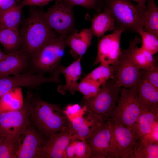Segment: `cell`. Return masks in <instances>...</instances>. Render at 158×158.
Here are the masks:
<instances>
[{
    "label": "cell",
    "instance_id": "32",
    "mask_svg": "<svg viewBox=\"0 0 158 158\" xmlns=\"http://www.w3.org/2000/svg\"><path fill=\"white\" fill-rule=\"evenodd\" d=\"M63 113L70 122L79 117L84 116L87 112V108L85 105L81 107L78 104L68 105L63 110Z\"/></svg>",
    "mask_w": 158,
    "mask_h": 158
},
{
    "label": "cell",
    "instance_id": "15",
    "mask_svg": "<svg viewBox=\"0 0 158 158\" xmlns=\"http://www.w3.org/2000/svg\"><path fill=\"white\" fill-rule=\"evenodd\" d=\"M107 117L95 113L77 118L69 121L74 135L78 140H85L107 119Z\"/></svg>",
    "mask_w": 158,
    "mask_h": 158
},
{
    "label": "cell",
    "instance_id": "17",
    "mask_svg": "<svg viewBox=\"0 0 158 158\" xmlns=\"http://www.w3.org/2000/svg\"><path fill=\"white\" fill-rule=\"evenodd\" d=\"M81 57H79L67 67L61 66L55 70L54 75H59L60 73H62L65 77V84L60 85L58 87V91L61 94L64 95L67 91L72 94L75 93L74 90L78 83L77 81L82 74Z\"/></svg>",
    "mask_w": 158,
    "mask_h": 158
},
{
    "label": "cell",
    "instance_id": "8",
    "mask_svg": "<svg viewBox=\"0 0 158 158\" xmlns=\"http://www.w3.org/2000/svg\"><path fill=\"white\" fill-rule=\"evenodd\" d=\"M111 135V147L115 158H135L139 142L132 129L108 117Z\"/></svg>",
    "mask_w": 158,
    "mask_h": 158
},
{
    "label": "cell",
    "instance_id": "21",
    "mask_svg": "<svg viewBox=\"0 0 158 158\" xmlns=\"http://www.w3.org/2000/svg\"><path fill=\"white\" fill-rule=\"evenodd\" d=\"M90 29L93 35L100 38L107 32L118 28L111 13L107 8L101 13L95 16L91 20Z\"/></svg>",
    "mask_w": 158,
    "mask_h": 158
},
{
    "label": "cell",
    "instance_id": "26",
    "mask_svg": "<svg viewBox=\"0 0 158 158\" xmlns=\"http://www.w3.org/2000/svg\"><path fill=\"white\" fill-rule=\"evenodd\" d=\"M146 2L147 17L143 29L158 37V7L155 0H147Z\"/></svg>",
    "mask_w": 158,
    "mask_h": 158
},
{
    "label": "cell",
    "instance_id": "36",
    "mask_svg": "<svg viewBox=\"0 0 158 158\" xmlns=\"http://www.w3.org/2000/svg\"><path fill=\"white\" fill-rule=\"evenodd\" d=\"M54 0H22L18 5L22 8L26 6H44Z\"/></svg>",
    "mask_w": 158,
    "mask_h": 158
},
{
    "label": "cell",
    "instance_id": "10",
    "mask_svg": "<svg viewBox=\"0 0 158 158\" xmlns=\"http://www.w3.org/2000/svg\"><path fill=\"white\" fill-rule=\"evenodd\" d=\"M72 7L64 0H56L52 6L43 12L48 24L60 35L68 33L72 30L74 23Z\"/></svg>",
    "mask_w": 158,
    "mask_h": 158
},
{
    "label": "cell",
    "instance_id": "39",
    "mask_svg": "<svg viewBox=\"0 0 158 158\" xmlns=\"http://www.w3.org/2000/svg\"><path fill=\"white\" fill-rule=\"evenodd\" d=\"M15 0H4L0 5V11L6 9L11 6L15 2Z\"/></svg>",
    "mask_w": 158,
    "mask_h": 158
},
{
    "label": "cell",
    "instance_id": "35",
    "mask_svg": "<svg viewBox=\"0 0 158 158\" xmlns=\"http://www.w3.org/2000/svg\"><path fill=\"white\" fill-rule=\"evenodd\" d=\"M73 6L78 5L87 8L93 7L95 4L96 0H64Z\"/></svg>",
    "mask_w": 158,
    "mask_h": 158
},
{
    "label": "cell",
    "instance_id": "40",
    "mask_svg": "<svg viewBox=\"0 0 158 158\" xmlns=\"http://www.w3.org/2000/svg\"><path fill=\"white\" fill-rule=\"evenodd\" d=\"M137 3V5L142 9L146 10V3L147 0H132Z\"/></svg>",
    "mask_w": 158,
    "mask_h": 158
},
{
    "label": "cell",
    "instance_id": "41",
    "mask_svg": "<svg viewBox=\"0 0 158 158\" xmlns=\"http://www.w3.org/2000/svg\"><path fill=\"white\" fill-rule=\"evenodd\" d=\"M5 54H4L1 50L0 49V63L4 57V56Z\"/></svg>",
    "mask_w": 158,
    "mask_h": 158
},
{
    "label": "cell",
    "instance_id": "33",
    "mask_svg": "<svg viewBox=\"0 0 158 158\" xmlns=\"http://www.w3.org/2000/svg\"><path fill=\"white\" fill-rule=\"evenodd\" d=\"M142 78L158 89V67L155 66L146 70H142Z\"/></svg>",
    "mask_w": 158,
    "mask_h": 158
},
{
    "label": "cell",
    "instance_id": "38",
    "mask_svg": "<svg viewBox=\"0 0 158 158\" xmlns=\"http://www.w3.org/2000/svg\"><path fill=\"white\" fill-rule=\"evenodd\" d=\"M78 140L71 141L66 150L68 158H75L76 145Z\"/></svg>",
    "mask_w": 158,
    "mask_h": 158
},
{
    "label": "cell",
    "instance_id": "1",
    "mask_svg": "<svg viewBox=\"0 0 158 158\" xmlns=\"http://www.w3.org/2000/svg\"><path fill=\"white\" fill-rule=\"evenodd\" d=\"M43 12L41 10L31 9L21 29L22 50L28 56H31L57 37L56 32L47 23Z\"/></svg>",
    "mask_w": 158,
    "mask_h": 158
},
{
    "label": "cell",
    "instance_id": "12",
    "mask_svg": "<svg viewBox=\"0 0 158 158\" xmlns=\"http://www.w3.org/2000/svg\"><path fill=\"white\" fill-rule=\"evenodd\" d=\"M77 140L69 123L64 129L46 141L41 149L39 158H68L67 148L71 141Z\"/></svg>",
    "mask_w": 158,
    "mask_h": 158
},
{
    "label": "cell",
    "instance_id": "9",
    "mask_svg": "<svg viewBox=\"0 0 158 158\" xmlns=\"http://www.w3.org/2000/svg\"><path fill=\"white\" fill-rule=\"evenodd\" d=\"M131 41L126 49H121V53L114 70V78L121 87L129 88L136 85L140 80L142 70L134 63L131 57Z\"/></svg>",
    "mask_w": 158,
    "mask_h": 158
},
{
    "label": "cell",
    "instance_id": "27",
    "mask_svg": "<svg viewBox=\"0 0 158 158\" xmlns=\"http://www.w3.org/2000/svg\"><path fill=\"white\" fill-rule=\"evenodd\" d=\"M114 70L113 65L100 63L85 77L91 80L99 86L108 80L114 78Z\"/></svg>",
    "mask_w": 158,
    "mask_h": 158
},
{
    "label": "cell",
    "instance_id": "34",
    "mask_svg": "<svg viewBox=\"0 0 158 158\" xmlns=\"http://www.w3.org/2000/svg\"><path fill=\"white\" fill-rule=\"evenodd\" d=\"M92 156L91 149L85 140L77 141L75 158H89Z\"/></svg>",
    "mask_w": 158,
    "mask_h": 158
},
{
    "label": "cell",
    "instance_id": "11",
    "mask_svg": "<svg viewBox=\"0 0 158 158\" xmlns=\"http://www.w3.org/2000/svg\"><path fill=\"white\" fill-rule=\"evenodd\" d=\"M124 31L122 29H117L100 40L94 65L99 63L113 66L116 64L121 53V37Z\"/></svg>",
    "mask_w": 158,
    "mask_h": 158
},
{
    "label": "cell",
    "instance_id": "13",
    "mask_svg": "<svg viewBox=\"0 0 158 158\" xmlns=\"http://www.w3.org/2000/svg\"><path fill=\"white\" fill-rule=\"evenodd\" d=\"M111 135L108 118L85 140L92 151L91 158H115L111 147Z\"/></svg>",
    "mask_w": 158,
    "mask_h": 158
},
{
    "label": "cell",
    "instance_id": "43",
    "mask_svg": "<svg viewBox=\"0 0 158 158\" xmlns=\"http://www.w3.org/2000/svg\"><path fill=\"white\" fill-rule=\"evenodd\" d=\"M0 135H1V134L0 133Z\"/></svg>",
    "mask_w": 158,
    "mask_h": 158
},
{
    "label": "cell",
    "instance_id": "30",
    "mask_svg": "<svg viewBox=\"0 0 158 158\" xmlns=\"http://www.w3.org/2000/svg\"><path fill=\"white\" fill-rule=\"evenodd\" d=\"M141 37V47L153 55L158 51V37L150 32L145 31L143 28L138 29L136 31Z\"/></svg>",
    "mask_w": 158,
    "mask_h": 158
},
{
    "label": "cell",
    "instance_id": "22",
    "mask_svg": "<svg viewBox=\"0 0 158 158\" xmlns=\"http://www.w3.org/2000/svg\"><path fill=\"white\" fill-rule=\"evenodd\" d=\"M131 41V57L134 63L141 70H146L156 66V60L153 55L141 47H138L137 45L140 41V39L138 36H135Z\"/></svg>",
    "mask_w": 158,
    "mask_h": 158
},
{
    "label": "cell",
    "instance_id": "6",
    "mask_svg": "<svg viewBox=\"0 0 158 158\" xmlns=\"http://www.w3.org/2000/svg\"><path fill=\"white\" fill-rule=\"evenodd\" d=\"M121 87L114 78L107 80L95 96L84 100L87 113H95L108 117L116 105Z\"/></svg>",
    "mask_w": 158,
    "mask_h": 158
},
{
    "label": "cell",
    "instance_id": "16",
    "mask_svg": "<svg viewBox=\"0 0 158 158\" xmlns=\"http://www.w3.org/2000/svg\"><path fill=\"white\" fill-rule=\"evenodd\" d=\"M28 56L23 50L5 54L0 63V76L20 74L28 65Z\"/></svg>",
    "mask_w": 158,
    "mask_h": 158
},
{
    "label": "cell",
    "instance_id": "29",
    "mask_svg": "<svg viewBox=\"0 0 158 158\" xmlns=\"http://www.w3.org/2000/svg\"><path fill=\"white\" fill-rule=\"evenodd\" d=\"M100 86L90 79L85 77L79 83L75 89L83 95L84 100L89 99L95 96L99 90Z\"/></svg>",
    "mask_w": 158,
    "mask_h": 158
},
{
    "label": "cell",
    "instance_id": "23",
    "mask_svg": "<svg viewBox=\"0 0 158 158\" xmlns=\"http://www.w3.org/2000/svg\"><path fill=\"white\" fill-rule=\"evenodd\" d=\"M22 8L15 2L8 8L0 11V28L18 29L21 20Z\"/></svg>",
    "mask_w": 158,
    "mask_h": 158
},
{
    "label": "cell",
    "instance_id": "31",
    "mask_svg": "<svg viewBox=\"0 0 158 158\" xmlns=\"http://www.w3.org/2000/svg\"><path fill=\"white\" fill-rule=\"evenodd\" d=\"M19 139L4 138L0 143V158H16Z\"/></svg>",
    "mask_w": 158,
    "mask_h": 158
},
{
    "label": "cell",
    "instance_id": "20",
    "mask_svg": "<svg viewBox=\"0 0 158 158\" xmlns=\"http://www.w3.org/2000/svg\"><path fill=\"white\" fill-rule=\"evenodd\" d=\"M158 121V110L141 109L132 129L135 139L139 143L150 134Z\"/></svg>",
    "mask_w": 158,
    "mask_h": 158
},
{
    "label": "cell",
    "instance_id": "28",
    "mask_svg": "<svg viewBox=\"0 0 158 158\" xmlns=\"http://www.w3.org/2000/svg\"><path fill=\"white\" fill-rule=\"evenodd\" d=\"M135 155V158H158V143L142 140L136 148Z\"/></svg>",
    "mask_w": 158,
    "mask_h": 158
},
{
    "label": "cell",
    "instance_id": "7",
    "mask_svg": "<svg viewBox=\"0 0 158 158\" xmlns=\"http://www.w3.org/2000/svg\"><path fill=\"white\" fill-rule=\"evenodd\" d=\"M68 33L60 35L52 39L31 56L32 63L36 68L50 71L58 68L64 54Z\"/></svg>",
    "mask_w": 158,
    "mask_h": 158
},
{
    "label": "cell",
    "instance_id": "42",
    "mask_svg": "<svg viewBox=\"0 0 158 158\" xmlns=\"http://www.w3.org/2000/svg\"><path fill=\"white\" fill-rule=\"evenodd\" d=\"M4 0H0V5L2 4Z\"/></svg>",
    "mask_w": 158,
    "mask_h": 158
},
{
    "label": "cell",
    "instance_id": "5",
    "mask_svg": "<svg viewBox=\"0 0 158 158\" xmlns=\"http://www.w3.org/2000/svg\"><path fill=\"white\" fill-rule=\"evenodd\" d=\"M137 85L121 90L116 105L108 118L132 129L141 110L137 98Z\"/></svg>",
    "mask_w": 158,
    "mask_h": 158
},
{
    "label": "cell",
    "instance_id": "24",
    "mask_svg": "<svg viewBox=\"0 0 158 158\" xmlns=\"http://www.w3.org/2000/svg\"><path fill=\"white\" fill-rule=\"evenodd\" d=\"M20 88L14 89L0 98V113L17 110L22 107L24 102Z\"/></svg>",
    "mask_w": 158,
    "mask_h": 158
},
{
    "label": "cell",
    "instance_id": "19",
    "mask_svg": "<svg viewBox=\"0 0 158 158\" xmlns=\"http://www.w3.org/2000/svg\"><path fill=\"white\" fill-rule=\"evenodd\" d=\"M93 36L90 28L83 29L78 32L74 31L68 35L66 44L70 48L71 53L75 58L81 57L85 53Z\"/></svg>",
    "mask_w": 158,
    "mask_h": 158
},
{
    "label": "cell",
    "instance_id": "4",
    "mask_svg": "<svg viewBox=\"0 0 158 158\" xmlns=\"http://www.w3.org/2000/svg\"><path fill=\"white\" fill-rule=\"evenodd\" d=\"M32 96L28 94L20 109L0 113V133L4 137L19 139L30 124Z\"/></svg>",
    "mask_w": 158,
    "mask_h": 158
},
{
    "label": "cell",
    "instance_id": "3",
    "mask_svg": "<svg viewBox=\"0 0 158 158\" xmlns=\"http://www.w3.org/2000/svg\"><path fill=\"white\" fill-rule=\"evenodd\" d=\"M106 0V8L118 29L136 32L138 29L143 28L147 19V10L142 9L130 0Z\"/></svg>",
    "mask_w": 158,
    "mask_h": 158
},
{
    "label": "cell",
    "instance_id": "14",
    "mask_svg": "<svg viewBox=\"0 0 158 158\" xmlns=\"http://www.w3.org/2000/svg\"><path fill=\"white\" fill-rule=\"evenodd\" d=\"M46 141L30 124L19 139L16 158H39Z\"/></svg>",
    "mask_w": 158,
    "mask_h": 158
},
{
    "label": "cell",
    "instance_id": "25",
    "mask_svg": "<svg viewBox=\"0 0 158 158\" xmlns=\"http://www.w3.org/2000/svg\"><path fill=\"white\" fill-rule=\"evenodd\" d=\"M0 43L7 51L15 49L22 44L18 29L0 28Z\"/></svg>",
    "mask_w": 158,
    "mask_h": 158
},
{
    "label": "cell",
    "instance_id": "37",
    "mask_svg": "<svg viewBox=\"0 0 158 158\" xmlns=\"http://www.w3.org/2000/svg\"><path fill=\"white\" fill-rule=\"evenodd\" d=\"M158 121L155 123L150 134L142 140H144L152 142L158 143Z\"/></svg>",
    "mask_w": 158,
    "mask_h": 158
},
{
    "label": "cell",
    "instance_id": "18",
    "mask_svg": "<svg viewBox=\"0 0 158 158\" xmlns=\"http://www.w3.org/2000/svg\"><path fill=\"white\" fill-rule=\"evenodd\" d=\"M137 85V98L141 109L158 110V89L141 78Z\"/></svg>",
    "mask_w": 158,
    "mask_h": 158
},
{
    "label": "cell",
    "instance_id": "2",
    "mask_svg": "<svg viewBox=\"0 0 158 158\" xmlns=\"http://www.w3.org/2000/svg\"><path fill=\"white\" fill-rule=\"evenodd\" d=\"M30 120L40 132L48 139L66 127L69 121L59 105L32 97Z\"/></svg>",
    "mask_w": 158,
    "mask_h": 158
}]
</instances>
